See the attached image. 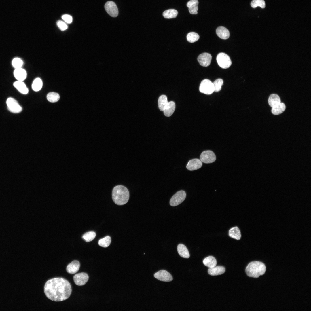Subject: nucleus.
<instances>
[{
	"label": "nucleus",
	"mask_w": 311,
	"mask_h": 311,
	"mask_svg": "<svg viewBox=\"0 0 311 311\" xmlns=\"http://www.w3.org/2000/svg\"><path fill=\"white\" fill-rule=\"evenodd\" d=\"M44 292L50 299L55 301H61L67 299L72 292L70 283L62 277H57L48 280L45 283Z\"/></svg>",
	"instance_id": "1"
},
{
	"label": "nucleus",
	"mask_w": 311,
	"mask_h": 311,
	"mask_svg": "<svg viewBox=\"0 0 311 311\" xmlns=\"http://www.w3.org/2000/svg\"><path fill=\"white\" fill-rule=\"evenodd\" d=\"M112 198L114 203L118 205L126 203L129 198L128 190L125 186L118 185L114 187L112 192Z\"/></svg>",
	"instance_id": "2"
},
{
	"label": "nucleus",
	"mask_w": 311,
	"mask_h": 311,
	"mask_svg": "<svg viewBox=\"0 0 311 311\" xmlns=\"http://www.w3.org/2000/svg\"><path fill=\"white\" fill-rule=\"evenodd\" d=\"M266 270V267L263 263L259 261H254L250 263L246 266L245 272L249 277L258 278L263 275Z\"/></svg>",
	"instance_id": "3"
},
{
	"label": "nucleus",
	"mask_w": 311,
	"mask_h": 311,
	"mask_svg": "<svg viewBox=\"0 0 311 311\" xmlns=\"http://www.w3.org/2000/svg\"><path fill=\"white\" fill-rule=\"evenodd\" d=\"M216 60L219 65L223 69L228 68L232 64L229 56L224 53H219L217 56Z\"/></svg>",
	"instance_id": "4"
},
{
	"label": "nucleus",
	"mask_w": 311,
	"mask_h": 311,
	"mask_svg": "<svg viewBox=\"0 0 311 311\" xmlns=\"http://www.w3.org/2000/svg\"><path fill=\"white\" fill-rule=\"evenodd\" d=\"M200 92L206 94H211L214 92L213 83L208 79H205L202 81L199 87Z\"/></svg>",
	"instance_id": "5"
},
{
	"label": "nucleus",
	"mask_w": 311,
	"mask_h": 311,
	"mask_svg": "<svg viewBox=\"0 0 311 311\" xmlns=\"http://www.w3.org/2000/svg\"><path fill=\"white\" fill-rule=\"evenodd\" d=\"M186 193L183 190L177 192L171 198L170 201V205L173 206L179 205L182 203L185 199Z\"/></svg>",
	"instance_id": "6"
},
{
	"label": "nucleus",
	"mask_w": 311,
	"mask_h": 311,
	"mask_svg": "<svg viewBox=\"0 0 311 311\" xmlns=\"http://www.w3.org/2000/svg\"><path fill=\"white\" fill-rule=\"evenodd\" d=\"M6 104L8 109L11 112L18 113L20 112L22 110V107L18 102L12 98L9 97L7 99Z\"/></svg>",
	"instance_id": "7"
},
{
	"label": "nucleus",
	"mask_w": 311,
	"mask_h": 311,
	"mask_svg": "<svg viewBox=\"0 0 311 311\" xmlns=\"http://www.w3.org/2000/svg\"><path fill=\"white\" fill-rule=\"evenodd\" d=\"M200 159L202 162L206 164L210 163L215 161L216 160V156L212 151L206 150L201 153Z\"/></svg>",
	"instance_id": "8"
},
{
	"label": "nucleus",
	"mask_w": 311,
	"mask_h": 311,
	"mask_svg": "<svg viewBox=\"0 0 311 311\" xmlns=\"http://www.w3.org/2000/svg\"><path fill=\"white\" fill-rule=\"evenodd\" d=\"M105 9L108 14L113 17H116L118 14V10L115 3L112 1L106 2L104 6Z\"/></svg>",
	"instance_id": "9"
},
{
	"label": "nucleus",
	"mask_w": 311,
	"mask_h": 311,
	"mask_svg": "<svg viewBox=\"0 0 311 311\" xmlns=\"http://www.w3.org/2000/svg\"><path fill=\"white\" fill-rule=\"evenodd\" d=\"M154 276L157 279L164 282H170L173 279L171 275L165 270H160L156 272L154 274Z\"/></svg>",
	"instance_id": "10"
},
{
	"label": "nucleus",
	"mask_w": 311,
	"mask_h": 311,
	"mask_svg": "<svg viewBox=\"0 0 311 311\" xmlns=\"http://www.w3.org/2000/svg\"><path fill=\"white\" fill-rule=\"evenodd\" d=\"M89 276L88 274L84 272H81L75 274L73 276L74 282L78 286L84 285L88 281Z\"/></svg>",
	"instance_id": "11"
},
{
	"label": "nucleus",
	"mask_w": 311,
	"mask_h": 311,
	"mask_svg": "<svg viewBox=\"0 0 311 311\" xmlns=\"http://www.w3.org/2000/svg\"><path fill=\"white\" fill-rule=\"evenodd\" d=\"M212 59L211 55L207 53H204L200 54L198 57V60L202 66L207 67L210 64Z\"/></svg>",
	"instance_id": "12"
},
{
	"label": "nucleus",
	"mask_w": 311,
	"mask_h": 311,
	"mask_svg": "<svg viewBox=\"0 0 311 311\" xmlns=\"http://www.w3.org/2000/svg\"><path fill=\"white\" fill-rule=\"evenodd\" d=\"M202 165V162L200 160L194 159L188 162L186 166V168L188 170L193 171L200 168Z\"/></svg>",
	"instance_id": "13"
},
{
	"label": "nucleus",
	"mask_w": 311,
	"mask_h": 311,
	"mask_svg": "<svg viewBox=\"0 0 311 311\" xmlns=\"http://www.w3.org/2000/svg\"><path fill=\"white\" fill-rule=\"evenodd\" d=\"M80 266V263L78 261L74 260L67 265L66 268V271L69 274H75L78 271Z\"/></svg>",
	"instance_id": "14"
},
{
	"label": "nucleus",
	"mask_w": 311,
	"mask_h": 311,
	"mask_svg": "<svg viewBox=\"0 0 311 311\" xmlns=\"http://www.w3.org/2000/svg\"><path fill=\"white\" fill-rule=\"evenodd\" d=\"M14 75L17 81H23L26 78L27 73L26 71L21 67L15 69Z\"/></svg>",
	"instance_id": "15"
},
{
	"label": "nucleus",
	"mask_w": 311,
	"mask_h": 311,
	"mask_svg": "<svg viewBox=\"0 0 311 311\" xmlns=\"http://www.w3.org/2000/svg\"><path fill=\"white\" fill-rule=\"evenodd\" d=\"M225 268L223 266H216L209 268L208 270L209 274L211 276H216L222 274L225 272Z\"/></svg>",
	"instance_id": "16"
},
{
	"label": "nucleus",
	"mask_w": 311,
	"mask_h": 311,
	"mask_svg": "<svg viewBox=\"0 0 311 311\" xmlns=\"http://www.w3.org/2000/svg\"><path fill=\"white\" fill-rule=\"evenodd\" d=\"M216 33L217 36L222 39H227L230 36L229 31L227 28L223 26L218 27L216 30Z\"/></svg>",
	"instance_id": "17"
},
{
	"label": "nucleus",
	"mask_w": 311,
	"mask_h": 311,
	"mask_svg": "<svg viewBox=\"0 0 311 311\" xmlns=\"http://www.w3.org/2000/svg\"><path fill=\"white\" fill-rule=\"evenodd\" d=\"M14 87L21 93L26 94L28 92V89L25 83L22 81H17L13 83Z\"/></svg>",
	"instance_id": "18"
},
{
	"label": "nucleus",
	"mask_w": 311,
	"mask_h": 311,
	"mask_svg": "<svg viewBox=\"0 0 311 311\" xmlns=\"http://www.w3.org/2000/svg\"><path fill=\"white\" fill-rule=\"evenodd\" d=\"M175 108V104L174 102L171 101L168 102L164 110L165 116L167 117L171 116L174 113Z\"/></svg>",
	"instance_id": "19"
},
{
	"label": "nucleus",
	"mask_w": 311,
	"mask_h": 311,
	"mask_svg": "<svg viewBox=\"0 0 311 311\" xmlns=\"http://www.w3.org/2000/svg\"><path fill=\"white\" fill-rule=\"evenodd\" d=\"M177 251L180 256L181 257L188 258L190 257L188 251L187 247L183 244H179L177 247Z\"/></svg>",
	"instance_id": "20"
},
{
	"label": "nucleus",
	"mask_w": 311,
	"mask_h": 311,
	"mask_svg": "<svg viewBox=\"0 0 311 311\" xmlns=\"http://www.w3.org/2000/svg\"><path fill=\"white\" fill-rule=\"evenodd\" d=\"M281 102L279 96L277 94H272L269 97L268 104L272 107L278 105Z\"/></svg>",
	"instance_id": "21"
},
{
	"label": "nucleus",
	"mask_w": 311,
	"mask_h": 311,
	"mask_svg": "<svg viewBox=\"0 0 311 311\" xmlns=\"http://www.w3.org/2000/svg\"><path fill=\"white\" fill-rule=\"evenodd\" d=\"M230 237L237 240H239L241 237L240 229L237 226L231 228L229 231Z\"/></svg>",
	"instance_id": "22"
},
{
	"label": "nucleus",
	"mask_w": 311,
	"mask_h": 311,
	"mask_svg": "<svg viewBox=\"0 0 311 311\" xmlns=\"http://www.w3.org/2000/svg\"><path fill=\"white\" fill-rule=\"evenodd\" d=\"M286 109V106L283 103L281 102L278 105L272 107L271 111L274 115H278L282 113Z\"/></svg>",
	"instance_id": "23"
},
{
	"label": "nucleus",
	"mask_w": 311,
	"mask_h": 311,
	"mask_svg": "<svg viewBox=\"0 0 311 311\" xmlns=\"http://www.w3.org/2000/svg\"><path fill=\"white\" fill-rule=\"evenodd\" d=\"M204 264L209 268L214 267L217 263L216 259L213 256H210L205 258L203 261Z\"/></svg>",
	"instance_id": "24"
},
{
	"label": "nucleus",
	"mask_w": 311,
	"mask_h": 311,
	"mask_svg": "<svg viewBox=\"0 0 311 311\" xmlns=\"http://www.w3.org/2000/svg\"><path fill=\"white\" fill-rule=\"evenodd\" d=\"M177 11L174 9L166 10L163 13V16L165 18L167 19L175 18L177 16Z\"/></svg>",
	"instance_id": "25"
},
{
	"label": "nucleus",
	"mask_w": 311,
	"mask_h": 311,
	"mask_svg": "<svg viewBox=\"0 0 311 311\" xmlns=\"http://www.w3.org/2000/svg\"><path fill=\"white\" fill-rule=\"evenodd\" d=\"M168 103L166 96L164 95H161L158 100V106L160 110L163 111Z\"/></svg>",
	"instance_id": "26"
},
{
	"label": "nucleus",
	"mask_w": 311,
	"mask_h": 311,
	"mask_svg": "<svg viewBox=\"0 0 311 311\" xmlns=\"http://www.w3.org/2000/svg\"><path fill=\"white\" fill-rule=\"evenodd\" d=\"M42 85L43 82L41 79L39 78H37L33 81L32 87L34 91L37 92L41 89Z\"/></svg>",
	"instance_id": "27"
},
{
	"label": "nucleus",
	"mask_w": 311,
	"mask_h": 311,
	"mask_svg": "<svg viewBox=\"0 0 311 311\" xmlns=\"http://www.w3.org/2000/svg\"><path fill=\"white\" fill-rule=\"evenodd\" d=\"M48 100L52 103H54L58 101L60 98V96L58 94L54 92H50L48 93L47 96Z\"/></svg>",
	"instance_id": "28"
},
{
	"label": "nucleus",
	"mask_w": 311,
	"mask_h": 311,
	"mask_svg": "<svg viewBox=\"0 0 311 311\" xmlns=\"http://www.w3.org/2000/svg\"><path fill=\"white\" fill-rule=\"evenodd\" d=\"M111 238L109 236H107L99 240L98 244L100 246L103 247H107L111 243Z\"/></svg>",
	"instance_id": "29"
},
{
	"label": "nucleus",
	"mask_w": 311,
	"mask_h": 311,
	"mask_svg": "<svg viewBox=\"0 0 311 311\" xmlns=\"http://www.w3.org/2000/svg\"><path fill=\"white\" fill-rule=\"evenodd\" d=\"M187 41L190 43H193L198 41L199 38V35L196 33L191 32L187 36Z\"/></svg>",
	"instance_id": "30"
},
{
	"label": "nucleus",
	"mask_w": 311,
	"mask_h": 311,
	"mask_svg": "<svg viewBox=\"0 0 311 311\" xmlns=\"http://www.w3.org/2000/svg\"><path fill=\"white\" fill-rule=\"evenodd\" d=\"M96 234L93 231L88 232L82 236V238L86 242H89L92 241L95 238Z\"/></svg>",
	"instance_id": "31"
},
{
	"label": "nucleus",
	"mask_w": 311,
	"mask_h": 311,
	"mask_svg": "<svg viewBox=\"0 0 311 311\" xmlns=\"http://www.w3.org/2000/svg\"><path fill=\"white\" fill-rule=\"evenodd\" d=\"M223 80L221 79H218L216 80L213 83L214 92H218L219 91L221 88V86L223 85Z\"/></svg>",
	"instance_id": "32"
},
{
	"label": "nucleus",
	"mask_w": 311,
	"mask_h": 311,
	"mask_svg": "<svg viewBox=\"0 0 311 311\" xmlns=\"http://www.w3.org/2000/svg\"><path fill=\"white\" fill-rule=\"evenodd\" d=\"M251 5L253 8L259 6L263 8L265 7V3L263 0H253L251 2Z\"/></svg>",
	"instance_id": "33"
},
{
	"label": "nucleus",
	"mask_w": 311,
	"mask_h": 311,
	"mask_svg": "<svg viewBox=\"0 0 311 311\" xmlns=\"http://www.w3.org/2000/svg\"><path fill=\"white\" fill-rule=\"evenodd\" d=\"M23 63L22 60L19 58H15L12 61V65L15 69L21 68Z\"/></svg>",
	"instance_id": "34"
},
{
	"label": "nucleus",
	"mask_w": 311,
	"mask_h": 311,
	"mask_svg": "<svg viewBox=\"0 0 311 311\" xmlns=\"http://www.w3.org/2000/svg\"><path fill=\"white\" fill-rule=\"evenodd\" d=\"M58 26L62 31H65L68 28L67 24L61 21H58L57 23Z\"/></svg>",
	"instance_id": "35"
},
{
	"label": "nucleus",
	"mask_w": 311,
	"mask_h": 311,
	"mask_svg": "<svg viewBox=\"0 0 311 311\" xmlns=\"http://www.w3.org/2000/svg\"><path fill=\"white\" fill-rule=\"evenodd\" d=\"M198 1L197 0H190L187 4V6L189 8L198 6Z\"/></svg>",
	"instance_id": "36"
},
{
	"label": "nucleus",
	"mask_w": 311,
	"mask_h": 311,
	"mask_svg": "<svg viewBox=\"0 0 311 311\" xmlns=\"http://www.w3.org/2000/svg\"><path fill=\"white\" fill-rule=\"evenodd\" d=\"M62 19L66 23L70 24L72 21V18L71 16L68 14H64L62 16Z\"/></svg>",
	"instance_id": "37"
},
{
	"label": "nucleus",
	"mask_w": 311,
	"mask_h": 311,
	"mask_svg": "<svg viewBox=\"0 0 311 311\" xmlns=\"http://www.w3.org/2000/svg\"><path fill=\"white\" fill-rule=\"evenodd\" d=\"M198 8V6L195 7L189 8V13L192 14H197Z\"/></svg>",
	"instance_id": "38"
}]
</instances>
